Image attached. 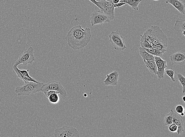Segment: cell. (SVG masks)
Here are the masks:
<instances>
[{"label":"cell","instance_id":"cell-1","mask_svg":"<svg viewBox=\"0 0 185 137\" xmlns=\"http://www.w3.org/2000/svg\"><path fill=\"white\" fill-rule=\"evenodd\" d=\"M92 37L90 29L82 28L80 25L72 27L65 37L68 45L74 50L83 48L90 42Z\"/></svg>","mask_w":185,"mask_h":137},{"label":"cell","instance_id":"cell-2","mask_svg":"<svg viewBox=\"0 0 185 137\" xmlns=\"http://www.w3.org/2000/svg\"><path fill=\"white\" fill-rule=\"evenodd\" d=\"M24 83L23 86L17 87L15 89V92L18 96H29L39 92L41 91V87L44 84L39 82L36 83L31 81H28Z\"/></svg>","mask_w":185,"mask_h":137},{"label":"cell","instance_id":"cell-3","mask_svg":"<svg viewBox=\"0 0 185 137\" xmlns=\"http://www.w3.org/2000/svg\"><path fill=\"white\" fill-rule=\"evenodd\" d=\"M151 34L152 40L153 45L160 44L166 48L168 46V39L167 36L162 31L159 26L157 25L152 26L149 28Z\"/></svg>","mask_w":185,"mask_h":137},{"label":"cell","instance_id":"cell-4","mask_svg":"<svg viewBox=\"0 0 185 137\" xmlns=\"http://www.w3.org/2000/svg\"><path fill=\"white\" fill-rule=\"evenodd\" d=\"M109 42L111 43L115 50L122 51L127 49L125 45L124 38L119 34L118 30L112 31L108 35Z\"/></svg>","mask_w":185,"mask_h":137},{"label":"cell","instance_id":"cell-5","mask_svg":"<svg viewBox=\"0 0 185 137\" xmlns=\"http://www.w3.org/2000/svg\"><path fill=\"white\" fill-rule=\"evenodd\" d=\"M49 90H53L58 92L61 97L64 100L68 97L67 92L60 82L56 81H50L47 83L44 84L41 87V91L43 93L44 91Z\"/></svg>","mask_w":185,"mask_h":137},{"label":"cell","instance_id":"cell-6","mask_svg":"<svg viewBox=\"0 0 185 137\" xmlns=\"http://www.w3.org/2000/svg\"><path fill=\"white\" fill-rule=\"evenodd\" d=\"M55 137H79V132L72 126H64L54 130V133Z\"/></svg>","mask_w":185,"mask_h":137},{"label":"cell","instance_id":"cell-7","mask_svg":"<svg viewBox=\"0 0 185 137\" xmlns=\"http://www.w3.org/2000/svg\"><path fill=\"white\" fill-rule=\"evenodd\" d=\"M35 61L34 50L33 47L30 46L20 56L14 65L18 66V65L22 64L23 66H26L28 64H33V62Z\"/></svg>","mask_w":185,"mask_h":137},{"label":"cell","instance_id":"cell-8","mask_svg":"<svg viewBox=\"0 0 185 137\" xmlns=\"http://www.w3.org/2000/svg\"><path fill=\"white\" fill-rule=\"evenodd\" d=\"M90 21L92 26L106 23H110V22L108 17L101 10H96L93 12L90 15Z\"/></svg>","mask_w":185,"mask_h":137},{"label":"cell","instance_id":"cell-9","mask_svg":"<svg viewBox=\"0 0 185 137\" xmlns=\"http://www.w3.org/2000/svg\"><path fill=\"white\" fill-rule=\"evenodd\" d=\"M98 2L100 6L102 8L101 10L108 17L110 21L113 20L114 19V8L111 2L106 0H99Z\"/></svg>","mask_w":185,"mask_h":137},{"label":"cell","instance_id":"cell-10","mask_svg":"<svg viewBox=\"0 0 185 137\" xmlns=\"http://www.w3.org/2000/svg\"><path fill=\"white\" fill-rule=\"evenodd\" d=\"M155 61L157 67L156 75L159 80H161L164 77L165 69L168 67L167 61L162 59L160 57L154 56Z\"/></svg>","mask_w":185,"mask_h":137},{"label":"cell","instance_id":"cell-11","mask_svg":"<svg viewBox=\"0 0 185 137\" xmlns=\"http://www.w3.org/2000/svg\"><path fill=\"white\" fill-rule=\"evenodd\" d=\"M106 78L104 81V84L105 86H116L118 84L119 74L117 71H114L110 74H107Z\"/></svg>","mask_w":185,"mask_h":137},{"label":"cell","instance_id":"cell-12","mask_svg":"<svg viewBox=\"0 0 185 137\" xmlns=\"http://www.w3.org/2000/svg\"><path fill=\"white\" fill-rule=\"evenodd\" d=\"M172 115L173 119V124L176 125L178 127V130L177 131L178 135H180L184 132V126L183 120L177 114L174 113L171 109Z\"/></svg>","mask_w":185,"mask_h":137},{"label":"cell","instance_id":"cell-13","mask_svg":"<svg viewBox=\"0 0 185 137\" xmlns=\"http://www.w3.org/2000/svg\"><path fill=\"white\" fill-rule=\"evenodd\" d=\"M171 65L180 64L184 62L185 61V54L182 52H177L170 56Z\"/></svg>","mask_w":185,"mask_h":137},{"label":"cell","instance_id":"cell-14","mask_svg":"<svg viewBox=\"0 0 185 137\" xmlns=\"http://www.w3.org/2000/svg\"><path fill=\"white\" fill-rule=\"evenodd\" d=\"M166 3L171 4L182 14H185L184 3L180 0H164Z\"/></svg>","mask_w":185,"mask_h":137},{"label":"cell","instance_id":"cell-15","mask_svg":"<svg viewBox=\"0 0 185 137\" xmlns=\"http://www.w3.org/2000/svg\"><path fill=\"white\" fill-rule=\"evenodd\" d=\"M174 29L177 32L182 33V34L185 36V20L182 19L178 18L174 24Z\"/></svg>","mask_w":185,"mask_h":137},{"label":"cell","instance_id":"cell-16","mask_svg":"<svg viewBox=\"0 0 185 137\" xmlns=\"http://www.w3.org/2000/svg\"><path fill=\"white\" fill-rule=\"evenodd\" d=\"M13 68L14 69L15 72L16 74L17 77L19 78L20 79L22 80L24 82H28V81H31V82H36V83H38V81L36 80L35 79H34V78L32 77H27L25 76H24L23 74L20 72L18 66H17L13 65Z\"/></svg>","mask_w":185,"mask_h":137},{"label":"cell","instance_id":"cell-17","mask_svg":"<svg viewBox=\"0 0 185 137\" xmlns=\"http://www.w3.org/2000/svg\"><path fill=\"white\" fill-rule=\"evenodd\" d=\"M143 61L150 72L152 74L156 75L157 67L155 61L144 60Z\"/></svg>","mask_w":185,"mask_h":137},{"label":"cell","instance_id":"cell-18","mask_svg":"<svg viewBox=\"0 0 185 137\" xmlns=\"http://www.w3.org/2000/svg\"><path fill=\"white\" fill-rule=\"evenodd\" d=\"M139 54L142 59L146 60L155 61L154 56L149 54L145 50L141 47H139Z\"/></svg>","mask_w":185,"mask_h":137},{"label":"cell","instance_id":"cell-19","mask_svg":"<svg viewBox=\"0 0 185 137\" xmlns=\"http://www.w3.org/2000/svg\"><path fill=\"white\" fill-rule=\"evenodd\" d=\"M142 1V0H127L126 5H128L136 11H138V5Z\"/></svg>","mask_w":185,"mask_h":137},{"label":"cell","instance_id":"cell-20","mask_svg":"<svg viewBox=\"0 0 185 137\" xmlns=\"http://www.w3.org/2000/svg\"><path fill=\"white\" fill-rule=\"evenodd\" d=\"M143 48L149 54H152V55L154 56L161 57L163 54V53L162 52L153 47L148 48Z\"/></svg>","mask_w":185,"mask_h":137},{"label":"cell","instance_id":"cell-21","mask_svg":"<svg viewBox=\"0 0 185 137\" xmlns=\"http://www.w3.org/2000/svg\"><path fill=\"white\" fill-rule=\"evenodd\" d=\"M163 123L165 126H169L173 123V119L172 115L171 110L167 114H166L164 119Z\"/></svg>","mask_w":185,"mask_h":137},{"label":"cell","instance_id":"cell-22","mask_svg":"<svg viewBox=\"0 0 185 137\" xmlns=\"http://www.w3.org/2000/svg\"><path fill=\"white\" fill-rule=\"evenodd\" d=\"M141 39H140V47L142 48H150L152 47L151 45L148 43L147 41L146 40L145 35V33H144L142 35H140Z\"/></svg>","mask_w":185,"mask_h":137},{"label":"cell","instance_id":"cell-23","mask_svg":"<svg viewBox=\"0 0 185 137\" xmlns=\"http://www.w3.org/2000/svg\"><path fill=\"white\" fill-rule=\"evenodd\" d=\"M177 79L179 81L182 88V93H185V77L180 73L177 74Z\"/></svg>","mask_w":185,"mask_h":137},{"label":"cell","instance_id":"cell-24","mask_svg":"<svg viewBox=\"0 0 185 137\" xmlns=\"http://www.w3.org/2000/svg\"><path fill=\"white\" fill-rule=\"evenodd\" d=\"M48 98L51 103L54 104L58 103L59 101V97L58 96V94H51Z\"/></svg>","mask_w":185,"mask_h":137},{"label":"cell","instance_id":"cell-25","mask_svg":"<svg viewBox=\"0 0 185 137\" xmlns=\"http://www.w3.org/2000/svg\"><path fill=\"white\" fill-rule=\"evenodd\" d=\"M144 33L145 35L146 40L151 45L152 47H154V45L153 44L152 40L151 34V33H150V29H148Z\"/></svg>","mask_w":185,"mask_h":137},{"label":"cell","instance_id":"cell-26","mask_svg":"<svg viewBox=\"0 0 185 137\" xmlns=\"http://www.w3.org/2000/svg\"><path fill=\"white\" fill-rule=\"evenodd\" d=\"M165 72H166V74L171 78L172 81L173 82H175V80L174 77L175 71L173 69H168L165 70Z\"/></svg>","mask_w":185,"mask_h":137},{"label":"cell","instance_id":"cell-27","mask_svg":"<svg viewBox=\"0 0 185 137\" xmlns=\"http://www.w3.org/2000/svg\"><path fill=\"white\" fill-rule=\"evenodd\" d=\"M44 95L47 98H48L49 97L51 94L56 93L57 94H59L58 92L56 91V90H46V91H44Z\"/></svg>","mask_w":185,"mask_h":137},{"label":"cell","instance_id":"cell-28","mask_svg":"<svg viewBox=\"0 0 185 137\" xmlns=\"http://www.w3.org/2000/svg\"><path fill=\"white\" fill-rule=\"evenodd\" d=\"M175 111L178 114H180L182 113H184V107L182 105L178 104L175 107Z\"/></svg>","mask_w":185,"mask_h":137},{"label":"cell","instance_id":"cell-29","mask_svg":"<svg viewBox=\"0 0 185 137\" xmlns=\"http://www.w3.org/2000/svg\"><path fill=\"white\" fill-rule=\"evenodd\" d=\"M153 47L157 49V50L162 52L163 54H164L165 52L167 51V50H166V48L164 47L163 46L160 44L155 45Z\"/></svg>","mask_w":185,"mask_h":137},{"label":"cell","instance_id":"cell-30","mask_svg":"<svg viewBox=\"0 0 185 137\" xmlns=\"http://www.w3.org/2000/svg\"><path fill=\"white\" fill-rule=\"evenodd\" d=\"M169 130L171 132H176L178 130L177 126L174 124H172L169 126Z\"/></svg>","mask_w":185,"mask_h":137},{"label":"cell","instance_id":"cell-31","mask_svg":"<svg viewBox=\"0 0 185 137\" xmlns=\"http://www.w3.org/2000/svg\"><path fill=\"white\" fill-rule=\"evenodd\" d=\"M20 72L22 74H23L25 76L27 77H30V76L29 75V70H20V69H19Z\"/></svg>","mask_w":185,"mask_h":137},{"label":"cell","instance_id":"cell-32","mask_svg":"<svg viewBox=\"0 0 185 137\" xmlns=\"http://www.w3.org/2000/svg\"><path fill=\"white\" fill-rule=\"evenodd\" d=\"M124 5H126V4L124 3V2H119V3L115 4V5H113V6L114 8H119L121 7V6H124Z\"/></svg>","mask_w":185,"mask_h":137},{"label":"cell","instance_id":"cell-33","mask_svg":"<svg viewBox=\"0 0 185 137\" xmlns=\"http://www.w3.org/2000/svg\"><path fill=\"white\" fill-rule=\"evenodd\" d=\"M89 1H90V2H92V3L94 4V5H95L97 7L99 8L100 9V10H102V8H101L100 6L99 5V3H98V1H96V0H89Z\"/></svg>","mask_w":185,"mask_h":137},{"label":"cell","instance_id":"cell-34","mask_svg":"<svg viewBox=\"0 0 185 137\" xmlns=\"http://www.w3.org/2000/svg\"><path fill=\"white\" fill-rule=\"evenodd\" d=\"M120 2H124V3H126V2H127V0H120Z\"/></svg>","mask_w":185,"mask_h":137},{"label":"cell","instance_id":"cell-35","mask_svg":"<svg viewBox=\"0 0 185 137\" xmlns=\"http://www.w3.org/2000/svg\"><path fill=\"white\" fill-rule=\"evenodd\" d=\"M182 100H183V102H185V96L183 95L182 97Z\"/></svg>","mask_w":185,"mask_h":137},{"label":"cell","instance_id":"cell-36","mask_svg":"<svg viewBox=\"0 0 185 137\" xmlns=\"http://www.w3.org/2000/svg\"><path fill=\"white\" fill-rule=\"evenodd\" d=\"M180 115L182 116H184V113H182V114H180Z\"/></svg>","mask_w":185,"mask_h":137},{"label":"cell","instance_id":"cell-37","mask_svg":"<svg viewBox=\"0 0 185 137\" xmlns=\"http://www.w3.org/2000/svg\"><path fill=\"white\" fill-rule=\"evenodd\" d=\"M152 1H159V0H152Z\"/></svg>","mask_w":185,"mask_h":137}]
</instances>
